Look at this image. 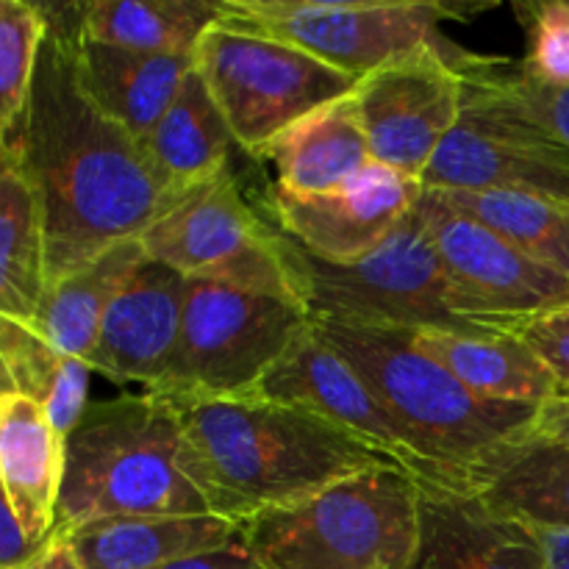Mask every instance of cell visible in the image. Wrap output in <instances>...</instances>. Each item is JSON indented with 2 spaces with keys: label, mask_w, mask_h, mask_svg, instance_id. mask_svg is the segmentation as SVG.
<instances>
[{
  "label": "cell",
  "mask_w": 569,
  "mask_h": 569,
  "mask_svg": "<svg viewBox=\"0 0 569 569\" xmlns=\"http://www.w3.org/2000/svg\"><path fill=\"white\" fill-rule=\"evenodd\" d=\"M50 14L31 100L0 150L37 189L48 237L50 281L87 264L164 217L183 194L167 187L142 142L92 103L76 61L78 20Z\"/></svg>",
  "instance_id": "cell-1"
},
{
  "label": "cell",
  "mask_w": 569,
  "mask_h": 569,
  "mask_svg": "<svg viewBox=\"0 0 569 569\" xmlns=\"http://www.w3.org/2000/svg\"><path fill=\"white\" fill-rule=\"evenodd\" d=\"M167 400L187 433L194 481L211 515L239 528L342 478L389 465L342 428L259 395Z\"/></svg>",
  "instance_id": "cell-2"
},
{
  "label": "cell",
  "mask_w": 569,
  "mask_h": 569,
  "mask_svg": "<svg viewBox=\"0 0 569 569\" xmlns=\"http://www.w3.org/2000/svg\"><path fill=\"white\" fill-rule=\"evenodd\" d=\"M315 331L359 370L403 428L428 470V487L465 495L483 461L533 428L539 411L472 395L406 331L311 320Z\"/></svg>",
  "instance_id": "cell-3"
},
{
  "label": "cell",
  "mask_w": 569,
  "mask_h": 569,
  "mask_svg": "<svg viewBox=\"0 0 569 569\" xmlns=\"http://www.w3.org/2000/svg\"><path fill=\"white\" fill-rule=\"evenodd\" d=\"M137 515H211L181 420L156 392L87 406L67 437L56 533Z\"/></svg>",
  "instance_id": "cell-4"
},
{
  "label": "cell",
  "mask_w": 569,
  "mask_h": 569,
  "mask_svg": "<svg viewBox=\"0 0 569 569\" xmlns=\"http://www.w3.org/2000/svg\"><path fill=\"white\" fill-rule=\"evenodd\" d=\"M420 531L422 483L383 465L253 517L242 539L267 569H411Z\"/></svg>",
  "instance_id": "cell-5"
},
{
  "label": "cell",
  "mask_w": 569,
  "mask_h": 569,
  "mask_svg": "<svg viewBox=\"0 0 569 569\" xmlns=\"http://www.w3.org/2000/svg\"><path fill=\"white\" fill-rule=\"evenodd\" d=\"M281 242L311 320L409 333L428 328L483 331L456 315L448 276L417 209L381 248L350 264L315 259L283 233Z\"/></svg>",
  "instance_id": "cell-6"
},
{
  "label": "cell",
  "mask_w": 569,
  "mask_h": 569,
  "mask_svg": "<svg viewBox=\"0 0 569 569\" xmlns=\"http://www.w3.org/2000/svg\"><path fill=\"white\" fill-rule=\"evenodd\" d=\"M194 67L214 94L233 142L256 159L295 122L350 98L361 83L298 44L239 26L226 14L200 39Z\"/></svg>",
  "instance_id": "cell-7"
},
{
  "label": "cell",
  "mask_w": 569,
  "mask_h": 569,
  "mask_svg": "<svg viewBox=\"0 0 569 569\" xmlns=\"http://www.w3.org/2000/svg\"><path fill=\"white\" fill-rule=\"evenodd\" d=\"M309 311L276 295L248 292L220 281L189 278L181 342L167 398H244L309 331Z\"/></svg>",
  "instance_id": "cell-8"
},
{
  "label": "cell",
  "mask_w": 569,
  "mask_h": 569,
  "mask_svg": "<svg viewBox=\"0 0 569 569\" xmlns=\"http://www.w3.org/2000/svg\"><path fill=\"white\" fill-rule=\"evenodd\" d=\"M139 242L148 259L187 278L231 283L300 303L283 256L281 231L250 209L228 170L189 189Z\"/></svg>",
  "instance_id": "cell-9"
},
{
  "label": "cell",
  "mask_w": 569,
  "mask_h": 569,
  "mask_svg": "<svg viewBox=\"0 0 569 569\" xmlns=\"http://www.w3.org/2000/svg\"><path fill=\"white\" fill-rule=\"evenodd\" d=\"M222 14L270 33L365 81L381 67L439 42L445 3H326V0H226Z\"/></svg>",
  "instance_id": "cell-10"
},
{
  "label": "cell",
  "mask_w": 569,
  "mask_h": 569,
  "mask_svg": "<svg viewBox=\"0 0 569 569\" xmlns=\"http://www.w3.org/2000/svg\"><path fill=\"white\" fill-rule=\"evenodd\" d=\"M417 211L448 276L456 315L467 322L498 328L503 320L569 303L565 272L526 256L439 194L426 189Z\"/></svg>",
  "instance_id": "cell-11"
},
{
  "label": "cell",
  "mask_w": 569,
  "mask_h": 569,
  "mask_svg": "<svg viewBox=\"0 0 569 569\" xmlns=\"http://www.w3.org/2000/svg\"><path fill=\"white\" fill-rule=\"evenodd\" d=\"M422 189H506L569 200V156L481 81L465 76V111L422 172Z\"/></svg>",
  "instance_id": "cell-12"
},
{
  "label": "cell",
  "mask_w": 569,
  "mask_h": 569,
  "mask_svg": "<svg viewBox=\"0 0 569 569\" xmlns=\"http://www.w3.org/2000/svg\"><path fill=\"white\" fill-rule=\"evenodd\" d=\"M461 50L433 42L381 67L356 89L372 161L417 178L433 161L465 111Z\"/></svg>",
  "instance_id": "cell-13"
},
{
  "label": "cell",
  "mask_w": 569,
  "mask_h": 569,
  "mask_svg": "<svg viewBox=\"0 0 569 569\" xmlns=\"http://www.w3.org/2000/svg\"><path fill=\"white\" fill-rule=\"evenodd\" d=\"M253 395L295 406L342 428L372 453L411 472L422 487H428L426 465L409 445L403 428L383 409L359 370L331 348L315 326L295 339L292 348L261 378Z\"/></svg>",
  "instance_id": "cell-14"
},
{
  "label": "cell",
  "mask_w": 569,
  "mask_h": 569,
  "mask_svg": "<svg viewBox=\"0 0 569 569\" xmlns=\"http://www.w3.org/2000/svg\"><path fill=\"white\" fill-rule=\"evenodd\" d=\"M417 178L372 164L331 192L298 194L272 187L278 231L315 259L350 264L381 248L422 198Z\"/></svg>",
  "instance_id": "cell-15"
},
{
  "label": "cell",
  "mask_w": 569,
  "mask_h": 569,
  "mask_svg": "<svg viewBox=\"0 0 569 569\" xmlns=\"http://www.w3.org/2000/svg\"><path fill=\"white\" fill-rule=\"evenodd\" d=\"M187 289V276L144 256L111 300L87 365L111 381L156 392L176 361Z\"/></svg>",
  "instance_id": "cell-16"
},
{
  "label": "cell",
  "mask_w": 569,
  "mask_h": 569,
  "mask_svg": "<svg viewBox=\"0 0 569 569\" xmlns=\"http://www.w3.org/2000/svg\"><path fill=\"white\" fill-rule=\"evenodd\" d=\"M411 569H548L528 526L465 495L422 487L420 550Z\"/></svg>",
  "instance_id": "cell-17"
},
{
  "label": "cell",
  "mask_w": 569,
  "mask_h": 569,
  "mask_svg": "<svg viewBox=\"0 0 569 569\" xmlns=\"http://www.w3.org/2000/svg\"><path fill=\"white\" fill-rule=\"evenodd\" d=\"M409 337L417 350L439 361L472 395L492 403L539 411L561 392L548 367L515 333L495 331V328L483 331L428 328Z\"/></svg>",
  "instance_id": "cell-18"
},
{
  "label": "cell",
  "mask_w": 569,
  "mask_h": 569,
  "mask_svg": "<svg viewBox=\"0 0 569 569\" xmlns=\"http://www.w3.org/2000/svg\"><path fill=\"white\" fill-rule=\"evenodd\" d=\"M67 439L48 411L26 395H0V481L3 503L37 539L56 531Z\"/></svg>",
  "instance_id": "cell-19"
},
{
  "label": "cell",
  "mask_w": 569,
  "mask_h": 569,
  "mask_svg": "<svg viewBox=\"0 0 569 569\" xmlns=\"http://www.w3.org/2000/svg\"><path fill=\"white\" fill-rule=\"evenodd\" d=\"M61 537L87 569H164L237 542L242 528L217 515H137L89 522Z\"/></svg>",
  "instance_id": "cell-20"
},
{
  "label": "cell",
  "mask_w": 569,
  "mask_h": 569,
  "mask_svg": "<svg viewBox=\"0 0 569 569\" xmlns=\"http://www.w3.org/2000/svg\"><path fill=\"white\" fill-rule=\"evenodd\" d=\"M465 498L503 520L569 531V445L531 428L483 461Z\"/></svg>",
  "instance_id": "cell-21"
},
{
  "label": "cell",
  "mask_w": 569,
  "mask_h": 569,
  "mask_svg": "<svg viewBox=\"0 0 569 569\" xmlns=\"http://www.w3.org/2000/svg\"><path fill=\"white\" fill-rule=\"evenodd\" d=\"M76 61L83 92L137 139L153 131L181 92L183 78L194 70V56L139 53L92 42L81 33L76 39Z\"/></svg>",
  "instance_id": "cell-22"
},
{
  "label": "cell",
  "mask_w": 569,
  "mask_h": 569,
  "mask_svg": "<svg viewBox=\"0 0 569 569\" xmlns=\"http://www.w3.org/2000/svg\"><path fill=\"white\" fill-rule=\"evenodd\" d=\"M261 159L276 167V187L287 192H331L353 181L376 164L356 92L295 122Z\"/></svg>",
  "instance_id": "cell-23"
},
{
  "label": "cell",
  "mask_w": 569,
  "mask_h": 569,
  "mask_svg": "<svg viewBox=\"0 0 569 569\" xmlns=\"http://www.w3.org/2000/svg\"><path fill=\"white\" fill-rule=\"evenodd\" d=\"M139 142L156 172L178 194L226 172L228 150L237 144L198 67L183 78L170 109Z\"/></svg>",
  "instance_id": "cell-24"
},
{
  "label": "cell",
  "mask_w": 569,
  "mask_h": 569,
  "mask_svg": "<svg viewBox=\"0 0 569 569\" xmlns=\"http://www.w3.org/2000/svg\"><path fill=\"white\" fill-rule=\"evenodd\" d=\"M144 261L139 239L114 244L87 264L50 281L31 328L56 350L76 359H89L100 326L122 281Z\"/></svg>",
  "instance_id": "cell-25"
},
{
  "label": "cell",
  "mask_w": 569,
  "mask_h": 569,
  "mask_svg": "<svg viewBox=\"0 0 569 569\" xmlns=\"http://www.w3.org/2000/svg\"><path fill=\"white\" fill-rule=\"evenodd\" d=\"M48 287V237L37 189L20 161L0 150V317L31 326Z\"/></svg>",
  "instance_id": "cell-26"
},
{
  "label": "cell",
  "mask_w": 569,
  "mask_h": 569,
  "mask_svg": "<svg viewBox=\"0 0 569 569\" xmlns=\"http://www.w3.org/2000/svg\"><path fill=\"white\" fill-rule=\"evenodd\" d=\"M226 0H92L78 6V33L92 42L161 56H194Z\"/></svg>",
  "instance_id": "cell-27"
},
{
  "label": "cell",
  "mask_w": 569,
  "mask_h": 569,
  "mask_svg": "<svg viewBox=\"0 0 569 569\" xmlns=\"http://www.w3.org/2000/svg\"><path fill=\"white\" fill-rule=\"evenodd\" d=\"M0 395L14 392L37 400L48 411L56 431L64 439L70 437L89 406L87 389L92 367L83 359L56 350L31 326L11 317H0Z\"/></svg>",
  "instance_id": "cell-28"
},
{
  "label": "cell",
  "mask_w": 569,
  "mask_h": 569,
  "mask_svg": "<svg viewBox=\"0 0 569 569\" xmlns=\"http://www.w3.org/2000/svg\"><path fill=\"white\" fill-rule=\"evenodd\" d=\"M433 194H439L461 214L487 226L526 256L569 278V200L539 192H506V189Z\"/></svg>",
  "instance_id": "cell-29"
},
{
  "label": "cell",
  "mask_w": 569,
  "mask_h": 569,
  "mask_svg": "<svg viewBox=\"0 0 569 569\" xmlns=\"http://www.w3.org/2000/svg\"><path fill=\"white\" fill-rule=\"evenodd\" d=\"M48 33L44 6L0 0V139L11 137L26 114Z\"/></svg>",
  "instance_id": "cell-30"
},
{
  "label": "cell",
  "mask_w": 569,
  "mask_h": 569,
  "mask_svg": "<svg viewBox=\"0 0 569 569\" xmlns=\"http://www.w3.org/2000/svg\"><path fill=\"white\" fill-rule=\"evenodd\" d=\"M459 67L465 76L476 78L506 106L539 128L556 148L569 156V87H556L528 76L522 64L500 59H483L461 50Z\"/></svg>",
  "instance_id": "cell-31"
},
{
  "label": "cell",
  "mask_w": 569,
  "mask_h": 569,
  "mask_svg": "<svg viewBox=\"0 0 569 569\" xmlns=\"http://www.w3.org/2000/svg\"><path fill=\"white\" fill-rule=\"evenodd\" d=\"M517 11L528 39L522 70L545 83L569 87V0H542Z\"/></svg>",
  "instance_id": "cell-32"
},
{
  "label": "cell",
  "mask_w": 569,
  "mask_h": 569,
  "mask_svg": "<svg viewBox=\"0 0 569 569\" xmlns=\"http://www.w3.org/2000/svg\"><path fill=\"white\" fill-rule=\"evenodd\" d=\"M498 331L522 339L533 350V356L548 367L561 392H569V303L503 320Z\"/></svg>",
  "instance_id": "cell-33"
},
{
  "label": "cell",
  "mask_w": 569,
  "mask_h": 569,
  "mask_svg": "<svg viewBox=\"0 0 569 569\" xmlns=\"http://www.w3.org/2000/svg\"><path fill=\"white\" fill-rule=\"evenodd\" d=\"M53 537L37 539L20 520H17L14 511L3 503V522H0V569L31 567L33 561L42 559V553L50 548Z\"/></svg>",
  "instance_id": "cell-34"
},
{
  "label": "cell",
  "mask_w": 569,
  "mask_h": 569,
  "mask_svg": "<svg viewBox=\"0 0 569 569\" xmlns=\"http://www.w3.org/2000/svg\"><path fill=\"white\" fill-rule=\"evenodd\" d=\"M164 569H267V567L261 565L259 556L244 545V539L239 537L237 542L226 545V548L187 556V559L172 561V565Z\"/></svg>",
  "instance_id": "cell-35"
},
{
  "label": "cell",
  "mask_w": 569,
  "mask_h": 569,
  "mask_svg": "<svg viewBox=\"0 0 569 569\" xmlns=\"http://www.w3.org/2000/svg\"><path fill=\"white\" fill-rule=\"evenodd\" d=\"M533 431L569 445V392H559L545 409H539Z\"/></svg>",
  "instance_id": "cell-36"
},
{
  "label": "cell",
  "mask_w": 569,
  "mask_h": 569,
  "mask_svg": "<svg viewBox=\"0 0 569 569\" xmlns=\"http://www.w3.org/2000/svg\"><path fill=\"white\" fill-rule=\"evenodd\" d=\"M545 550L548 569H569V531L567 528H531Z\"/></svg>",
  "instance_id": "cell-37"
},
{
  "label": "cell",
  "mask_w": 569,
  "mask_h": 569,
  "mask_svg": "<svg viewBox=\"0 0 569 569\" xmlns=\"http://www.w3.org/2000/svg\"><path fill=\"white\" fill-rule=\"evenodd\" d=\"M26 569H87V567H83L81 561H78V556L72 553L70 542H67L61 533H56L50 548L42 553V559H37Z\"/></svg>",
  "instance_id": "cell-38"
}]
</instances>
